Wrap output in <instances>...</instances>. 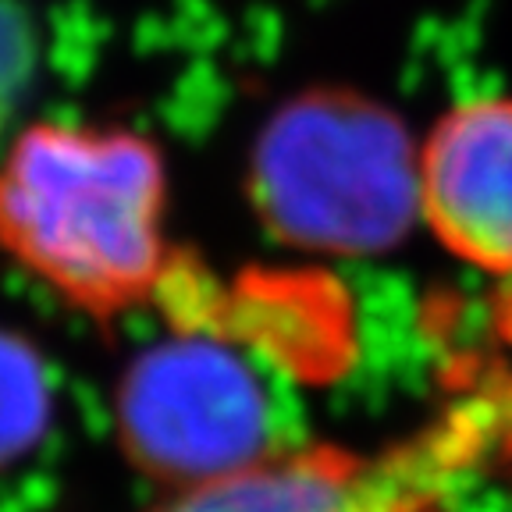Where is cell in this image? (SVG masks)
Instances as JSON below:
<instances>
[{
  "label": "cell",
  "instance_id": "obj_4",
  "mask_svg": "<svg viewBox=\"0 0 512 512\" xmlns=\"http://www.w3.org/2000/svg\"><path fill=\"white\" fill-rule=\"evenodd\" d=\"M114 427L121 452L175 491L271 456L264 384L203 328L160 338L128 363L114 392Z\"/></svg>",
  "mask_w": 512,
  "mask_h": 512
},
{
  "label": "cell",
  "instance_id": "obj_8",
  "mask_svg": "<svg viewBox=\"0 0 512 512\" xmlns=\"http://www.w3.org/2000/svg\"><path fill=\"white\" fill-rule=\"evenodd\" d=\"M498 320H502L505 335L512 338V299L502 306V313H498ZM509 399H512V384H509ZM502 456H512V420H509V441H505V452H502Z\"/></svg>",
  "mask_w": 512,
  "mask_h": 512
},
{
  "label": "cell",
  "instance_id": "obj_7",
  "mask_svg": "<svg viewBox=\"0 0 512 512\" xmlns=\"http://www.w3.org/2000/svg\"><path fill=\"white\" fill-rule=\"evenodd\" d=\"M29 79V32L22 18L0 8V121L15 111Z\"/></svg>",
  "mask_w": 512,
  "mask_h": 512
},
{
  "label": "cell",
  "instance_id": "obj_5",
  "mask_svg": "<svg viewBox=\"0 0 512 512\" xmlns=\"http://www.w3.org/2000/svg\"><path fill=\"white\" fill-rule=\"evenodd\" d=\"M420 214L480 271L512 274V96H477L434 121L420 146Z\"/></svg>",
  "mask_w": 512,
  "mask_h": 512
},
{
  "label": "cell",
  "instance_id": "obj_6",
  "mask_svg": "<svg viewBox=\"0 0 512 512\" xmlns=\"http://www.w3.org/2000/svg\"><path fill=\"white\" fill-rule=\"evenodd\" d=\"M54 416L47 363L25 338L0 328V466L40 445Z\"/></svg>",
  "mask_w": 512,
  "mask_h": 512
},
{
  "label": "cell",
  "instance_id": "obj_1",
  "mask_svg": "<svg viewBox=\"0 0 512 512\" xmlns=\"http://www.w3.org/2000/svg\"><path fill=\"white\" fill-rule=\"evenodd\" d=\"M164 203V157L128 128L36 121L0 157V249L93 317L164 288Z\"/></svg>",
  "mask_w": 512,
  "mask_h": 512
},
{
  "label": "cell",
  "instance_id": "obj_3",
  "mask_svg": "<svg viewBox=\"0 0 512 512\" xmlns=\"http://www.w3.org/2000/svg\"><path fill=\"white\" fill-rule=\"evenodd\" d=\"M509 441L502 384L381 452L303 448L182 488L153 512H448L456 484Z\"/></svg>",
  "mask_w": 512,
  "mask_h": 512
},
{
  "label": "cell",
  "instance_id": "obj_2",
  "mask_svg": "<svg viewBox=\"0 0 512 512\" xmlns=\"http://www.w3.org/2000/svg\"><path fill=\"white\" fill-rule=\"evenodd\" d=\"M267 232L320 256L395 249L420 214V150L392 107L349 86L288 96L249 157Z\"/></svg>",
  "mask_w": 512,
  "mask_h": 512
}]
</instances>
